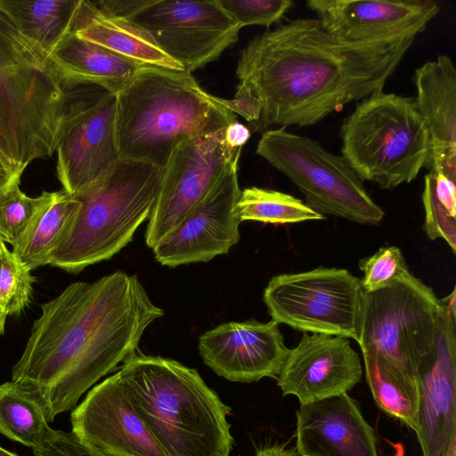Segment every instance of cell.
I'll return each mask as SVG.
<instances>
[{
	"instance_id": "ab89813d",
	"label": "cell",
	"mask_w": 456,
	"mask_h": 456,
	"mask_svg": "<svg viewBox=\"0 0 456 456\" xmlns=\"http://www.w3.org/2000/svg\"><path fill=\"white\" fill-rule=\"evenodd\" d=\"M224 136L230 147L242 148L250 137V131L246 126L236 121L225 128Z\"/></svg>"
},
{
	"instance_id": "484cf974",
	"label": "cell",
	"mask_w": 456,
	"mask_h": 456,
	"mask_svg": "<svg viewBox=\"0 0 456 456\" xmlns=\"http://www.w3.org/2000/svg\"><path fill=\"white\" fill-rule=\"evenodd\" d=\"M82 207L81 201L62 189L12 246V253L30 270L49 265L53 252L70 231Z\"/></svg>"
},
{
	"instance_id": "836d02e7",
	"label": "cell",
	"mask_w": 456,
	"mask_h": 456,
	"mask_svg": "<svg viewBox=\"0 0 456 456\" xmlns=\"http://www.w3.org/2000/svg\"><path fill=\"white\" fill-rule=\"evenodd\" d=\"M35 456H102L84 444L72 432L51 429L33 449Z\"/></svg>"
},
{
	"instance_id": "f35d334b",
	"label": "cell",
	"mask_w": 456,
	"mask_h": 456,
	"mask_svg": "<svg viewBox=\"0 0 456 456\" xmlns=\"http://www.w3.org/2000/svg\"><path fill=\"white\" fill-rule=\"evenodd\" d=\"M22 174L0 153V196L19 185Z\"/></svg>"
},
{
	"instance_id": "d590c367",
	"label": "cell",
	"mask_w": 456,
	"mask_h": 456,
	"mask_svg": "<svg viewBox=\"0 0 456 456\" xmlns=\"http://www.w3.org/2000/svg\"><path fill=\"white\" fill-rule=\"evenodd\" d=\"M434 175L436 180L435 191L438 201L449 214L456 217V179L448 177L441 173Z\"/></svg>"
},
{
	"instance_id": "ee69618b",
	"label": "cell",
	"mask_w": 456,
	"mask_h": 456,
	"mask_svg": "<svg viewBox=\"0 0 456 456\" xmlns=\"http://www.w3.org/2000/svg\"><path fill=\"white\" fill-rule=\"evenodd\" d=\"M0 456H18L0 446Z\"/></svg>"
},
{
	"instance_id": "83f0119b",
	"label": "cell",
	"mask_w": 456,
	"mask_h": 456,
	"mask_svg": "<svg viewBox=\"0 0 456 456\" xmlns=\"http://www.w3.org/2000/svg\"><path fill=\"white\" fill-rule=\"evenodd\" d=\"M235 212L241 222L285 224L324 219V216L290 194L255 186L241 191Z\"/></svg>"
},
{
	"instance_id": "4dcf8cb0",
	"label": "cell",
	"mask_w": 456,
	"mask_h": 456,
	"mask_svg": "<svg viewBox=\"0 0 456 456\" xmlns=\"http://www.w3.org/2000/svg\"><path fill=\"white\" fill-rule=\"evenodd\" d=\"M359 267L363 273L361 285L365 293L389 286L410 273L401 249L395 246L381 247L362 259Z\"/></svg>"
},
{
	"instance_id": "b9f144b4",
	"label": "cell",
	"mask_w": 456,
	"mask_h": 456,
	"mask_svg": "<svg viewBox=\"0 0 456 456\" xmlns=\"http://www.w3.org/2000/svg\"><path fill=\"white\" fill-rule=\"evenodd\" d=\"M441 456H456V439L452 440Z\"/></svg>"
},
{
	"instance_id": "3957f363",
	"label": "cell",
	"mask_w": 456,
	"mask_h": 456,
	"mask_svg": "<svg viewBox=\"0 0 456 456\" xmlns=\"http://www.w3.org/2000/svg\"><path fill=\"white\" fill-rule=\"evenodd\" d=\"M118 371L136 412L167 456L230 455L231 408L195 369L137 354Z\"/></svg>"
},
{
	"instance_id": "7c38bea8",
	"label": "cell",
	"mask_w": 456,
	"mask_h": 456,
	"mask_svg": "<svg viewBox=\"0 0 456 456\" xmlns=\"http://www.w3.org/2000/svg\"><path fill=\"white\" fill-rule=\"evenodd\" d=\"M128 20L189 73L218 59L242 28L218 0H146Z\"/></svg>"
},
{
	"instance_id": "7bdbcfd3",
	"label": "cell",
	"mask_w": 456,
	"mask_h": 456,
	"mask_svg": "<svg viewBox=\"0 0 456 456\" xmlns=\"http://www.w3.org/2000/svg\"><path fill=\"white\" fill-rule=\"evenodd\" d=\"M6 315L0 310V335L4 333Z\"/></svg>"
},
{
	"instance_id": "f546056e",
	"label": "cell",
	"mask_w": 456,
	"mask_h": 456,
	"mask_svg": "<svg viewBox=\"0 0 456 456\" xmlns=\"http://www.w3.org/2000/svg\"><path fill=\"white\" fill-rule=\"evenodd\" d=\"M30 272L0 239V310L6 316L29 304L35 281Z\"/></svg>"
},
{
	"instance_id": "277c9868",
	"label": "cell",
	"mask_w": 456,
	"mask_h": 456,
	"mask_svg": "<svg viewBox=\"0 0 456 456\" xmlns=\"http://www.w3.org/2000/svg\"><path fill=\"white\" fill-rule=\"evenodd\" d=\"M236 121V115L185 70L142 66L116 94L121 159L164 168L181 142Z\"/></svg>"
},
{
	"instance_id": "60d3db41",
	"label": "cell",
	"mask_w": 456,
	"mask_h": 456,
	"mask_svg": "<svg viewBox=\"0 0 456 456\" xmlns=\"http://www.w3.org/2000/svg\"><path fill=\"white\" fill-rule=\"evenodd\" d=\"M256 456H300L297 450L286 448L283 444L265 446L257 450Z\"/></svg>"
},
{
	"instance_id": "d4e9b609",
	"label": "cell",
	"mask_w": 456,
	"mask_h": 456,
	"mask_svg": "<svg viewBox=\"0 0 456 456\" xmlns=\"http://www.w3.org/2000/svg\"><path fill=\"white\" fill-rule=\"evenodd\" d=\"M365 377L378 407L417 433L419 391L417 380L409 377L374 350L361 349Z\"/></svg>"
},
{
	"instance_id": "e575fe53",
	"label": "cell",
	"mask_w": 456,
	"mask_h": 456,
	"mask_svg": "<svg viewBox=\"0 0 456 456\" xmlns=\"http://www.w3.org/2000/svg\"><path fill=\"white\" fill-rule=\"evenodd\" d=\"M218 101L232 113L244 118L250 125L260 118L262 104L249 91L236 92L232 99L218 97Z\"/></svg>"
},
{
	"instance_id": "4316f807",
	"label": "cell",
	"mask_w": 456,
	"mask_h": 456,
	"mask_svg": "<svg viewBox=\"0 0 456 456\" xmlns=\"http://www.w3.org/2000/svg\"><path fill=\"white\" fill-rule=\"evenodd\" d=\"M52 428L39 403L17 383L0 385V432L32 449Z\"/></svg>"
},
{
	"instance_id": "d6986e66",
	"label": "cell",
	"mask_w": 456,
	"mask_h": 456,
	"mask_svg": "<svg viewBox=\"0 0 456 456\" xmlns=\"http://www.w3.org/2000/svg\"><path fill=\"white\" fill-rule=\"evenodd\" d=\"M322 27L348 42H370L421 33L439 12L434 0H309Z\"/></svg>"
},
{
	"instance_id": "cb8c5ba5",
	"label": "cell",
	"mask_w": 456,
	"mask_h": 456,
	"mask_svg": "<svg viewBox=\"0 0 456 456\" xmlns=\"http://www.w3.org/2000/svg\"><path fill=\"white\" fill-rule=\"evenodd\" d=\"M82 0H0V10L27 38L51 54L74 33Z\"/></svg>"
},
{
	"instance_id": "7a4b0ae2",
	"label": "cell",
	"mask_w": 456,
	"mask_h": 456,
	"mask_svg": "<svg viewBox=\"0 0 456 456\" xmlns=\"http://www.w3.org/2000/svg\"><path fill=\"white\" fill-rule=\"evenodd\" d=\"M416 37L348 42L317 19L298 18L255 36L241 51L236 92L262 104L253 131L312 126L383 90Z\"/></svg>"
},
{
	"instance_id": "2e32d148",
	"label": "cell",
	"mask_w": 456,
	"mask_h": 456,
	"mask_svg": "<svg viewBox=\"0 0 456 456\" xmlns=\"http://www.w3.org/2000/svg\"><path fill=\"white\" fill-rule=\"evenodd\" d=\"M441 305L435 346L421 361L416 376V435L423 456H441L456 439V315Z\"/></svg>"
},
{
	"instance_id": "f1b7e54d",
	"label": "cell",
	"mask_w": 456,
	"mask_h": 456,
	"mask_svg": "<svg viewBox=\"0 0 456 456\" xmlns=\"http://www.w3.org/2000/svg\"><path fill=\"white\" fill-rule=\"evenodd\" d=\"M57 191H43L36 198L27 196L20 184L0 196V239L13 245L54 200Z\"/></svg>"
},
{
	"instance_id": "8fae6325",
	"label": "cell",
	"mask_w": 456,
	"mask_h": 456,
	"mask_svg": "<svg viewBox=\"0 0 456 456\" xmlns=\"http://www.w3.org/2000/svg\"><path fill=\"white\" fill-rule=\"evenodd\" d=\"M225 128L188 139L172 152L148 218L145 243L149 248H153L238 166L242 148L228 145Z\"/></svg>"
},
{
	"instance_id": "9a60e30c",
	"label": "cell",
	"mask_w": 456,
	"mask_h": 456,
	"mask_svg": "<svg viewBox=\"0 0 456 456\" xmlns=\"http://www.w3.org/2000/svg\"><path fill=\"white\" fill-rule=\"evenodd\" d=\"M241 190L238 166L232 167L167 235L152 248L160 265L177 267L208 262L240 240V220L235 212Z\"/></svg>"
},
{
	"instance_id": "9c48e42d",
	"label": "cell",
	"mask_w": 456,
	"mask_h": 456,
	"mask_svg": "<svg viewBox=\"0 0 456 456\" xmlns=\"http://www.w3.org/2000/svg\"><path fill=\"white\" fill-rule=\"evenodd\" d=\"M441 311L431 288L411 273L364 292L360 348L374 350L417 380L419 365L435 346Z\"/></svg>"
},
{
	"instance_id": "ac0fdd59",
	"label": "cell",
	"mask_w": 456,
	"mask_h": 456,
	"mask_svg": "<svg viewBox=\"0 0 456 456\" xmlns=\"http://www.w3.org/2000/svg\"><path fill=\"white\" fill-rule=\"evenodd\" d=\"M198 346L203 362L216 374L242 383L277 379L289 352L273 321L225 322L203 333Z\"/></svg>"
},
{
	"instance_id": "1f68e13d",
	"label": "cell",
	"mask_w": 456,
	"mask_h": 456,
	"mask_svg": "<svg viewBox=\"0 0 456 456\" xmlns=\"http://www.w3.org/2000/svg\"><path fill=\"white\" fill-rule=\"evenodd\" d=\"M221 6L241 27L261 25L267 28L280 22L292 7L290 0H218Z\"/></svg>"
},
{
	"instance_id": "6da1fadb",
	"label": "cell",
	"mask_w": 456,
	"mask_h": 456,
	"mask_svg": "<svg viewBox=\"0 0 456 456\" xmlns=\"http://www.w3.org/2000/svg\"><path fill=\"white\" fill-rule=\"evenodd\" d=\"M163 315L136 275L116 271L93 282L71 283L41 305L12 381L52 422L137 354L143 332Z\"/></svg>"
},
{
	"instance_id": "8d00e7d4",
	"label": "cell",
	"mask_w": 456,
	"mask_h": 456,
	"mask_svg": "<svg viewBox=\"0 0 456 456\" xmlns=\"http://www.w3.org/2000/svg\"><path fill=\"white\" fill-rule=\"evenodd\" d=\"M146 0H102L94 2L102 12L115 17L129 19Z\"/></svg>"
},
{
	"instance_id": "7402d4cb",
	"label": "cell",
	"mask_w": 456,
	"mask_h": 456,
	"mask_svg": "<svg viewBox=\"0 0 456 456\" xmlns=\"http://www.w3.org/2000/svg\"><path fill=\"white\" fill-rule=\"evenodd\" d=\"M73 34L140 65L184 70L141 26L108 14L91 1H81Z\"/></svg>"
},
{
	"instance_id": "d6a6232c",
	"label": "cell",
	"mask_w": 456,
	"mask_h": 456,
	"mask_svg": "<svg viewBox=\"0 0 456 456\" xmlns=\"http://www.w3.org/2000/svg\"><path fill=\"white\" fill-rule=\"evenodd\" d=\"M435 175L428 172L424 176L422 201L425 210L423 228L427 236L434 240L444 239L456 253V217L449 214L438 201L435 191Z\"/></svg>"
},
{
	"instance_id": "4fadbf2b",
	"label": "cell",
	"mask_w": 456,
	"mask_h": 456,
	"mask_svg": "<svg viewBox=\"0 0 456 456\" xmlns=\"http://www.w3.org/2000/svg\"><path fill=\"white\" fill-rule=\"evenodd\" d=\"M62 190L77 197L104 179L121 160L116 136V94L102 91L74 101L56 148Z\"/></svg>"
},
{
	"instance_id": "ba28073f",
	"label": "cell",
	"mask_w": 456,
	"mask_h": 456,
	"mask_svg": "<svg viewBox=\"0 0 456 456\" xmlns=\"http://www.w3.org/2000/svg\"><path fill=\"white\" fill-rule=\"evenodd\" d=\"M256 154L284 174L318 213L355 222L379 224L383 209L373 201L362 182L342 156L326 151L317 141L285 127L263 132Z\"/></svg>"
},
{
	"instance_id": "30bf717a",
	"label": "cell",
	"mask_w": 456,
	"mask_h": 456,
	"mask_svg": "<svg viewBox=\"0 0 456 456\" xmlns=\"http://www.w3.org/2000/svg\"><path fill=\"white\" fill-rule=\"evenodd\" d=\"M364 292L346 269L318 267L273 276L263 299L272 321L303 333L360 339Z\"/></svg>"
},
{
	"instance_id": "44dd1931",
	"label": "cell",
	"mask_w": 456,
	"mask_h": 456,
	"mask_svg": "<svg viewBox=\"0 0 456 456\" xmlns=\"http://www.w3.org/2000/svg\"><path fill=\"white\" fill-rule=\"evenodd\" d=\"M416 108L430 136L427 168L456 179V69L452 59L440 54L417 68L413 74Z\"/></svg>"
},
{
	"instance_id": "ffe728a7",
	"label": "cell",
	"mask_w": 456,
	"mask_h": 456,
	"mask_svg": "<svg viewBox=\"0 0 456 456\" xmlns=\"http://www.w3.org/2000/svg\"><path fill=\"white\" fill-rule=\"evenodd\" d=\"M296 416L300 456H379L374 430L347 393L301 404Z\"/></svg>"
},
{
	"instance_id": "e0dca14e",
	"label": "cell",
	"mask_w": 456,
	"mask_h": 456,
	"mask_svg": "<svg viewBox=\"0 0 456 456\" xmlns=\"http://www.w3.org/2000/svg\"><path fill=\"white\" fill-rule=\"evenodd\" d=\"M362 375L360 356L348 338L303 333L276 379L283 395H295L301 405L347 393Z\"/></svg>"
},
{
	"instance_id": "52a82bcc",
	"label": "cell",
	"mask_w": 456,
	"mask_h": 456,
	"mask_svg": "<svg viewBox=\"0 0 456 456\" xmlns=\"http://www.w3.org/2000/svg\"><path fill=\"white\" fill-rule=\"evenodd\" d=\"M341 153L362 182L393 189L428 167L430 136L414 98L383 90L359 101L340 128Z\"/></svg>"
},
{
	"instance_id": "603a6c76",
	"label": "cell",
	"mask_w": 456,
	"mask_h": 456,
	"mask_svg": "<svg viewBox=\"0 0 456 456\" xmlns=\"http://www.w3.org/2000/svg\"><path fill=\"white\" fill-rule=\"evenodd\" d=\"M50 57L68 86H96L115 94L143 66L74 34L68 37Z\"/></svg>"
},
{
	"instance_id": "5bb4252c",
	"label": "cell",
	"mask_w": 456,
	"mask_h": 456,
	"mask_svg": "<svg viewBox=\"0 0 456 456\" xmlns=\"http://www.w3.org/2000/svg\"><path fill=\"white\" fill-rule=\"evenodd\" d=\"M72 433L102 456H167L136 412L119 371L71 412Z\"/></svg>"
},
{
	"instance_id": "8992f818",
	"label": "cell",
	"mask_w": 456,
	"mask_h": 456,
	"mask_svg": "<svg viewBox=\"0 0 456 456\" xmlns=\"http://www.w3.org/2000/svg\"><path fill=\"white\" fill-rule=\"evenodd\" d=\"M163 170L149 163L121 159L104 179L75 197L82 207L49 265L77 273L118 253L149 218Z\"/></svg>"
},
{
	"instance_id": "74e56055",
	"label": "cell",
	"mask_w": 456,
	"mask_h": 456,
	"mask_svg": "<svg viewBox=\"0 0 456 456\" xmlns=\"http://www.w3.org/2000/svg\"><path fill=\"white\" fill-rule=\"evenodd\" d=\"M0 153L19 171L21 167L17 149L8 123L0 110Z\"/></svg>"
},
{
	"instance_id": "5b68a950",
	"label": "cell",
	"mask_w": 456,
	"mask_h": 456,
	"mask_svg": "<svg viewBox=\"0 0 456 456\" xmlns=\"http://www.w3.org/2000/svg\"><path fill=\"white\" fill-rule=\"evenodd\" d=\"M50 54L0 10V110L21 167L52 157L74 101Z\"/></svg>"
}]
</instances>
